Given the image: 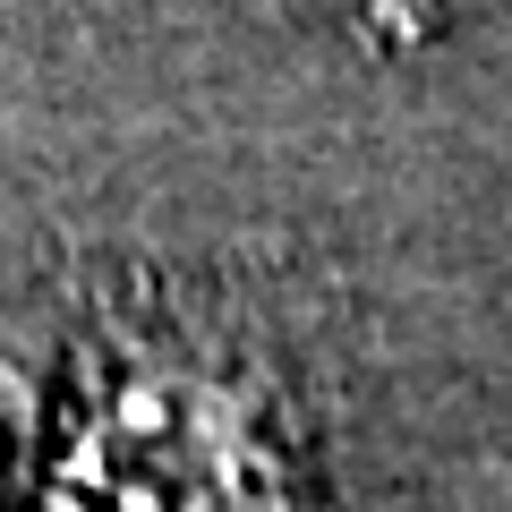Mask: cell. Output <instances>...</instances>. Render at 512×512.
Instances as JSON below:
<instances>
[{
    "instance_id": "cell-1",
    "label": "cell",
    "mask_w": 512,
    "mask_h": 512,
    "mask_svg": "<svg viewBox=\"0 0 512 512\" xmlns=\"http://www.w3.org/2000/svg\"><path fill=\"white\" fill-rule=\"evenodd\" d=\"M52 367V359H43ZM43 367L35 350H18L9 333H0V504L26 487V470H35V427H43Z\"/></svg>"
}]
</instances>
